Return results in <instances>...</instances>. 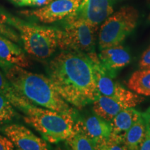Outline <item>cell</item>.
<instances>
[{
  "mask_svg": "<svg viewBox=\"0 0 150 150\" xmlns=\"http://www.w3.org/2000/svg\"><path fill=\"white\" fill-rule=\"evenodd\" d=\"M47 73L60 95L74 107H85L100 95L95 63L86 54L62 51L49 63Z\"/></svg>",
  "mask_w": 150,
  "mask_h": 150,
  "instance_id": "obj_1",
  "label": "cell"
},
{
  "mask_svg": "<svg viewBox=\"0 0 150 150\" xmlns=\"http://www.w3.org/2000/svg\"><path fill=\"white\" fill-rule=\"evenodd\" d=\"M16 116L14 106L6 97L0 93V124L11 122Z\"/></svg>",
  "mask_w": 150,
  "mask_h": 150,
  "instance_id": "obj_20",
  "label": "cell"
},
{
  "mask_svg": "<svg viewBox=\"0 0 150 150\" xmlns=\"http://www.w3.org/2000/svg\"><path fill=\"white\" fill-rule=\"evenodd\" d=\"M141 115V112L134 107L125 108L110 122L111 133L108 138L125 145V134Z\"/></svg>",
  "mask_w": 150,
  "mask_h": 150,
  "instance_id": "obj_12",
  "label": "cell"
},
{
  "mask_svg": "<svg viewBox=\"0 0 150 150\" xmlns=\"http://www.w3.org/2000/svg\"><path fill=\"white\" fill-rule=\"evenodd\" d=\"M1 22L18 31L26 52L38 60L50 58L58 47V29L27 23L16 17L1 15Z\"/></svg>",
  "mask_w": 150,
  "mask_h": 150,
  "instance_id": "obj_4",
  "label": "cell"
},
{
  "mask_svg": "<svg viewBox=\"0 0 150 150\" xmlns=\"http://www.w3.org/2000/svg\"><path fill=\"white\" fill-rule=\"evenodd\" d=\"M82 0H52L47 4L35 10L23 11L21 13L33 17L45 24L60 21L72 15L81 3Z\"/></svg>",
  "mask_w": 150,
  "mask_h": 150,
  "instance_id": "obj_9",
  "label": "cell"
},
{
  "mask_svg": "<svg viewBox=\"0 0 150 150\" xmlns=\"http://www.w3.org/2000/svg\"><path fill=\"white\" fill-rule=\"evenodd\" d=\"M92 104L94 113L108 122L111 121L125 108H128L119 101L102 95H99Z\"/></svg>",
  "mask_w": 150,
  "mask_h": 150,
  "instance_id": "obj_15",
  "label": "cell"
},
{
  "mask_svg": "<svg viewBox=\"0 0 150 150\" xmlns=\"http://www.w3.org/2000/svg\"><path fill=\"white\" fill-rule=\"evenodd\" d=\"M0 59L27 68L31 65L23 50L8 38L0 34Z\"/></svg>",
  "mask_w": 150,
  "mask_h": 150,
  "instance_id": "obj_14",
  "label": "cell"
},
{
  "mask_svg": "<svg viewBox=\"0 0 150 150\" xmlns=\"http://www.w3.org/2000/svg\"><path fill=\"white\" fill-rule=\"evenodd\" d=\"M0 93L6 97L15 108L20 110L29 102L13 86L1 70H0Z\"/></svg>",
  "mask_w": 150,
  "mask_h": 150,
  "instance_id": "obj_17",
  "label": "cell"
},
{
  "mask_svg": "<svg viewBox=\"0 0 150 150\" xmlns=\"http://www.w3.org/2000/svg\"><path fill=\"white\" fill-rule=\"evenodd\" d=\"M0 34L8 38V39L15 42H20L18 34L14 31H13L11 28H9L7 24H4L1 22H0Z\"/></svg>",
  "mask_w": 150,
  "mask_h": 150,
  "instance_id": "obj_22",
  "label": "cell"
},
{
  "mask_svg": "<svg viewBox=\"0 0 150 150\" xmlns=\"http://www.w3.org/2000/svg\"><path fill=\"white\" fill-rule=\"evenodd\" d=\"M98 27L83 21H65L63 29H58V47L62 51L82 52L89 55L95 52Z\"/></svg>",
  "mask_w": 150,
  "mask_h": 150,
  "instance_id": "obj_6",
  "label": "cell"
},
{
  "mask_svg": "<svg viewBox=\"0 0 150 150\" xmlns=\"http://www.w3.org/2000/svg\"><path fill=\"white\" fill-rule=\"evenodd\" d=\"M140 69L150 70V46L142 54L139 61Z\"/></svg>",
  "mask_w": 150,
  "mask_h": 150,
  "instance_id": "obj_23",
  "label": "cell"
},
{
  "mask_svg": "<svg viewBox=\"0 0 150 150\" xmlns=\"http://www.w3.org/2000/svg\"><path fill=\"white\" fill-rule=\"evenodd\" d=\"M75 125L84 134L96 140L97 145L99 142L107 139L111 133L110 122L105 120L96 114L80 120L77 122H75Z\"/></svg>",
  "mask_w": 150,
  "mask_h": 150,
  "instance_id": "obj_13",
  "label": "cell"
},
{
  "mask_svg": "<svg viewBox=\"0 0 150 150\" xmlns=\"http://www.w3.org/2000/svg\"><path fill=\"white\" fill-rule=\"evenodd\" d=\"M65 142L70 149L74 150L98 149L96 140L84 134L75 124L73 133Z\"/></svg>",
  "mask_w": 150,
  "mask_h": 150,
  "instance_id": "obj_19",
  "label": "cell"
},
{
  "mask_svg": "<svg viewBox=\"0 0 150 150\" xmlns=\"http://www.w3.org/2000/svg\"><path fill=\"white\" fill-rule=\"evenodd\" d=\"M139 149L140 150H150V128L147 125V129L145 136L140 144Z\"/></svg>",
  "mask_w": 150,
  "mask_h": 150,
  "instance_id": "obj_25",
  "label": "cell"
},
{
  "mask_svg": "<svg viewBox=\"0 0 150 150\" xmlns=\"http://www.w3.org/2000/svg\"><path fill=\"white\" fill-rule=\"evenodd\" d=\"M99 63L105 72L115 78L117 72L130 63L131 56L121 44L101 50Z\"/></svg>",
  "mask_w": 150,
  "mask_h": 150,
  "instance_id": "obj_11",
  "label": "cell"
},
{
  "mask_svg": "<svg viewBox=\"0 0 150 150\" xmlns=\"http://www.w3.org/2000/svg\"><path fill=\"white\" fill-rule=\"evenodd\" d=\"M10 1L20 6L41 7L47 4L52 0H10Z\"/></svg>",
  "mask_w": 150,
  "mask_h": 150,
  "instance_id": "obj_21",
  "label": "cell"
},
{
  "mask_svg": "<svg viewBox=\"0 0 150 150\" xmlns=\"http://www.w3.org/2000/svg\"><path fill=\"white\" fill-rule=\"evenodd\" d=\"M0 68L15 88L33 104L58 112H74L49 77L1 59Z\"/></svg>",
  "mask_w": 150,
  "mask_h": 150,
  "instance_id": "obj_2",
  "label": "cell"
},
{
  "mask_svg": "<svg viewBox=\"0 0 150 150\" xmlns=\"http://www.w3.org/2000/svg\"><path fill=\"white\" fill-rule=\"evenodd\" d=\"M127 86L138 95L150 96V70L140 69L134 72L129 78Z\"/></svg>",
  "mask_w": 150,
  "mask_h": 150,
  "instance_id": "obj_18",
  "label": "cell"
},
{
  "mask_svg": "<svg viewBox=\"0 0 150 150\" xmlns=\"http://www.w3.org/2000/svg\"><path fill=\"white\" fill-rule=\"evenodd\" d=\"M14 147V144L9 138L0 135V150H11L13 149Z\"/></svg>",
  "mask_w": 150,
  "mask_h": 150,
  "instance_id": "obj_24",
  "label": "cell"
},
{
  "mask_svg": "<svg viewBox=\"0 0 150 150\" xmlns=\"http://www.w3.org/2000/svg\"><path fill=\"white\" fill-rule=\"evenodd\" d=\"M143 115H144V116H145V117L146 120H147V125H148V126H149V127L150 128V115H147V114H145V112H144V113H143Z\"/></svg>",
  "mask_w": 150,
  "mask_h": 150,
  "instance_id": "obj_26",
  "label": "cell"
},
{
  "mask_svg": "<svg viewBox=\"0 0 150 150\" xmlns=\"http://www.w3.org/2000/svg\"><path fill=\"white\" fill-rule=\"evenodd\" d=\"M145 114H147V115H150V107H149V108H148L147 110L145 112Z\"/></svg>",
  "mask_w": 150,
  "mask_h": 150,
  "instance_id": "obj_27",
  "label": "cell"
},
{
  "mask_svg": "<svg viewBox=\"0 0 150 150\" xmlns=\"http://www.w3.org/2000/svg\"><path fill=\"white\" fill-rule=\"evenodd\" d=\"M147 129V120L143 113L139 119L135 122L131 128L127 131L125 136V145L127 149H139V147L144 138Z\"/></svg>",
  "mask_w": 150,
  "mask_h": 150,
  "instance_id": "obj_16",
  "label": "cell"
},
{
  "mask_svg": "<svg viewBox=\"0 0 150 150\" xmlns=\"http://www.w3.org/2000/svg\"><path fill=\"white\" fill-rule=\"evenodd\" d=\"M4 134L14 145L21 150H45L49 146L45 139L35 135L23 125L13 124L4 128Z\"/></svg>",
  "mask_w": 150,
  "mask_h": 150,
  "instance_id": "obj_10",
  "label": "cell"
},
{
  "mask_svg": "<svg viewBox=\"0 0 150 150\" xmlns=\"http://www.w3.org/2000/svg\"><path fill=\"white\" fill-rule=\"evenodd\" d=\"M113 13L110 0H82L78 8L65 21H83L98 27Z\"/></svg>",
  "mask_w": 150,
  "mask_h": 150,
  "instance_id": "obj_8",
  "label": "cell"
},
{
  "mask_svg": "<svg viewBox=\"0 0 150 150\" xmlns=\"http://www.w3.org/2000/svg\"><path fill=\"white\" fill-rule=\"evenodd\" d=\"M21 111L24 120L50 143L65 141L74 131V112H61L38 107L29 101Z\"/></svg>",
  "mask_w": 150,
  "mask_h": 150,
  "instance_id": "obj_3",
  "label": "cell"
},
{
  "mask_svg": "<svg viewBox=\"0 0 150 150\" xmlns=\"http://www.w3.org/2000/svg\"><path fill=\"white\" fill-rule=\"evenodd\" d=\"M139 13L133 6H124L112 13L102 24L99 33V48L121 44L136 28Z\"/></svg>",
  "mask_w": 150,
  "mask_h": 150,
  "instance_id": "obj_5",
  "label": "cell"
},
{
  "mask_svg": "<svg viewBox=\"0 0 150 150\" xmlns=\"http://www.w3.org/2000/svg\"><path fill=\"white\" fill-rule=\"evenodd\" d=\"M99 94L113 98L122 103L127 107H135L145 100V98L131 90H127L103 70L99 58L94 60Z\"/></svg>",
  "mask_w": 150,
  "mask_h": 150,
  "instance_id": "obj_7",
  "label": "cell"
}]
</instances>
